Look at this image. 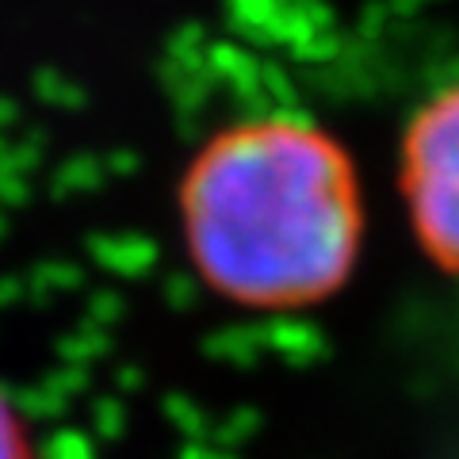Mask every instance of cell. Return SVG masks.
I'll use <instances>...</instances> for the list:
<instances>
[{
    "instance_id": "6da1fadb",
    "label": "cell",
    "mask_w": 459,
    "mask_h": 459,
    "mask_svg": "<svg viewBox=\"0 0 459 459\" xmlns=\"http://www.w3.org/2000/svg\"><path fill=\"white\" fill-rule=\"evenodd\" d=\"M180 211L214 291L261 310L333 295L364 234L349 153L325 126L295 115L214 131L184 172Z\"/></svg>"
},
{
    "instance_id": "7a4b0ae2",
    "label": "cell",
    "mask_w": 459,
    "mask_h": 459,
    "mask_svg": "<svg viewBox=\"0 0 459 459\" xmlns=\"http://www.w3.org/2000/svg\"><path fill=\"white\" fill-rule=\"evenodd\" d=\"M402 195L429 256L459 276V84L429 96L406 123Z\"/></svg>"
},
{
    "instance_id": "3957f363",
    "label": "cell",
    "mask_w": 459,
    "mask_h": 459,
    "mask_svg": "<svg viewBox=\"0 0 459 459\" xmlns=\"http://www.w3.org/2000/svg\"><path fill=\"white\" fill-rule=\"evenodd\" d=\"M0 459H27V440L12 410L0 402Z\"/></svg>"
}]
</instances>
